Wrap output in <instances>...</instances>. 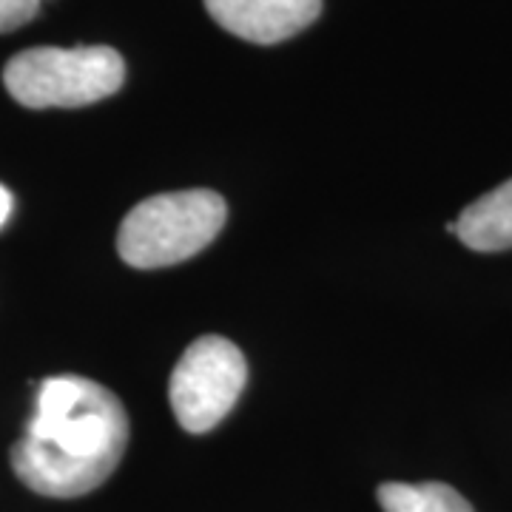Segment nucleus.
<instances>
[{"label": "nucleus", "instance_id": "7", "mask_svg": "<svg viewBox=\"0 0 512 512\" xmlns=\"http://www.w3.org/2000/svg\"><path fill=\"white\" fill-rule=\"evenodd\" d=\"M379 504L384 512H473L464 495L441 481H390L379 487Z\"/></svg>", "mask_w": 512, "mask_h": 512}, {"label": "nucleus", "instance_id": "6", "mask_svg": "<svg viewBox=\"0 0 512 512\" xmlns=\"http://www.w3.org/2000/svg\"><path fill=\"white\" fill-rule=\"evenodd\" d=\"M456 237L478 254L512 248V180L470 202L456 220Z\"/></svg>", "mask_w": 512, "mask_h": 512}, {"label": "nucleus", "instance_id": "2", "mask_svg": "<svg viewBox=\"0 0 512 512\" xmlns=\"http://www.w3.org/2000/svg\"><path fill=\"white\" fill-rule=\"evenodd\" d=\"M225 217V200L208 188L148 197L134 205L120 225L117 254L140 271L177 265L208 248L222 231Z\"/></svg>", "mask_w": 512, "mask_h": 512}, {"label": "nucleus", "instance_id": "9", "mask_svg": "<svg viewBox=\"0 0 512 512\" xmlns=\"http://www.w3.org/2000/svg\"><path fill=\"white\" fill-rule=\"evenodd\" d=\"M12 205H15V202H12V194L0 185V228L9 222V217H12Z\"/></svg>", "mask_w": 512, "mask_h": 512}, {"label": "nucleus", "instance_id": "4", "mask_svg": "<svg viewBox=\"0 0 512 512\" xmlns=\"http://www.w3.org/2000/svg\"><path fill=\"white\" fill-rule=\"evenodd\" d=\"M248 365L242 350L222 336L191 342L168 382V402L185 433H208L242 396Z\"/></svg>", "mask_w": 512, "mask_h": 512}, {"label": "nucleus", "instance_id": "8", "mask_svg": "<svg viewBox=\"0 0 512 512\" xmlns=\"http://www.w3.org/2000/svg\"><path fill=\"white\" fill-rule=\"evenodd\" d=\"M43 0H0V35L15 32L40 15Z\"/></svg>", "mask_w": 512, "mask_h": 512}, {"label": "nucleus", "instance_id": "3", "mask_svg": "<svg viewBox=\"0 0 512 512\" xmlns=\"http://www.w3.org/2000/svg\"><path fill=\"white\" fill-rule=\"evenodd\" d=\"M3 83L26 109H80L120 92L126 63L111 46H37L6 63Z\"/></svg>", "mask_w": 512, "mask_h": 512}, {"label": "nucleus", "instance_id": "1", "mask_svg": "<svg viewBox=\"0 0 512 512\" xmlns=\"http://www.w3.org/2000/svg\"><path fill=\"white\" fill-rule=\"evenodd\" d=\"M126 444V407L109 387L52 376L37 387L35 413L12 447V470L32 493L77 498L117 470Z\"/></svg>", "mask_w": 512, "mask_h": 512}, {"label": "nucleus", "instance_id": "5", "mask_svg": "<svg viewBox=\"0 0 512 512\" xmlns=\"http://www.w3.org/2000/svg\"><path fill=\"white\" fill-rule=\"evenodd\" d=\"M205 9L225 32L271 46L305 32L322 15V0H205Z\"/></svg>", "mask_w": 512, "mask_h": 512}]
</instances>
